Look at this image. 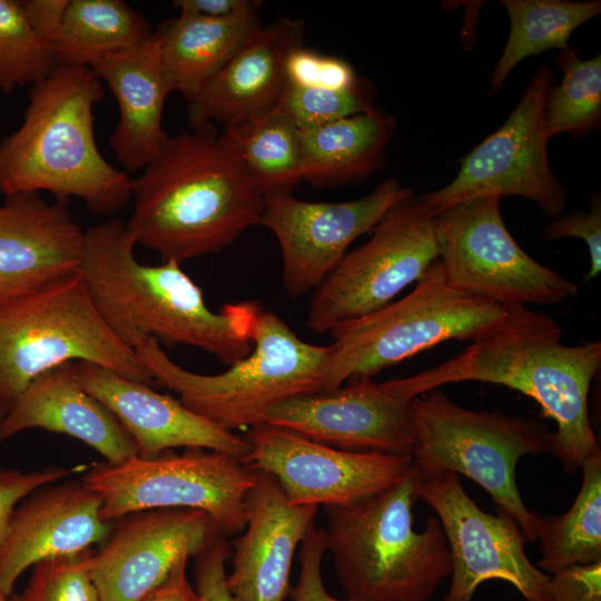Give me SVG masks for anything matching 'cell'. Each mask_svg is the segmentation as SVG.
Returning <instances> with one entry per match:
<instances>
[{"label": "cell", "mask_w": 601, "mask_h": 601, "mask_svg": "<svg viewBox=\"0 0 601 601\" xmlns=\"http://www.w3.org/2000/svg\"><path fill=\"white\" fill-rule=\"evenodd\" d=\"M124 221L111 219L83 233L79 272L109 329L128 347L147 338L171 347L203 349L227 365L253 351L263 309L257 300L226 304L213 312L201 288L174 260L144 265Z\"/></svg>", "instance_id": "1"}, {"label": "cell", "mask_w": 601, "mask_h": 601, "mask_svg": "<svg viewBox=\"0 0 601 601\" xmlns=\"http://www.w3.org/2000/svg\"><path fill=\"white\" fill-rule=\"evenodd\" d=\"M131 191L128 233L161 262L180 265L231 245L259 225L264 206L233 145L210 124L168 137Z\"/></svg>", "instance_id": "2"}, {"label": "cell", "mask_w": 601, "mask_h": 601, "mask_svg": "<svg viewBox=\"0 0 601 601\" xmlns=\"http://www.w3.org/2000/svg\"><path fill=\"white\" fill-rule=\"evenodd\" d=\"M562 328L533 312L523 321L472 342L452 358L417 374L386 381L407 398L457 382H485L516 390L539 403L556 424L549 452L574 473L600 451L588 397L601 366V343L565 345Z\"/></svg>", "instance_id": "3"}, {"label": "cell", "mask_w": 601, "mask_h": 601, "mask_svg": "<svg viewBox=\"0 0 601 601\" xmlns=\"http://www.w3.org/2000/svg\"><path fill=\"white\" fill-rule=\"evenodd\" d=\"M21 126L0 142V193L49 191L112 215L132 198L131 178L110 165L95 138L102 81L89 67L56 65L31 86Z\"/></svg>", "instance_id": "4"}, {"label": "cell", "mask_w": 601, "mask_h": 601, "mask_svg": "<svg viewBox=\"0 0 601 601\" xmlns=\"http://www.w3.org/2000/svg\"><path fill=\"white\" fill-rule=\"evenodd\" d=\"M418 475L413 463L395 485L347 506H324L326 552L348 598L428 601L451 575L447 541L436 516L413 528Z\"/></svg>", "instance_id": "5"}, {"label": "cell", "mask_w": 601, "mask_h": 601, "mask_svg": "<svg viewBox=\"0 0 601 601\" xmlns=\"http://www.w3.org/2000/svg\"><path fill=\"white\" fill-rule=\"evenodd\" d=\"M510 308L453 286L436 258L400 299L329 331L323 391L355 377H371L450 339L477 341L525 319Z\"/></svg>", "instance_id": "6"}, {"label": "cell", "mask_w": 601, "mask_h": 601, "mask_svg": "<svg viewBox=\"0 0 601 601\" xmlns=\"http://www.w3.org/2000/svg\"><path fill=\"white\" fill-rule=\"evenodd\" d=\"M253 351L220 374L205 375L176 364L154 338L136 348L157 386L179 396L193 412L235 432L264 424L278 404L323 391L328 345L300 339L275 313L262 309Z\"/></svg>", "instance_id": "7"}, {"label": "cell", "mask_w": 601, "mask_h": 601, "mask_svg": "<svg viewBox=\"0 0 601 601\" xmlns=\"http://www.w3.org/2000/svg\"><path fill=\"white\" fill-rule=\"evenodd\" d=\"M72 361L157 386L102 321L79 270L0 304V420L33 378Z\"/></svg>", "instance_id": "8"}, {"label": "cell", "mask_w": 601, "mask_h": 601, "mask_svg": "<svg viewBox=\"0 0 601 601\" xmlns=\"http://www.w3.org/2000/svg\"><path fill=\"white\" fill-rule=\"evenodd\" d=\"M410 412L417 474H463L514 519L526 540L538 541L540 514L523 502L515 471L521 457L549 452L545 427L523 415L465 408L440 388L414 396Z\"/></svg>", "instance_id": "9"}, {"label": "cell", "mask_w": 601, "mask_h": 601, "mask_svg": "<svg viewBox=\"0 0 601 601\" xmlns=\"http://www.w3.org/2000/svg\"><path fill=\"white\" fill-rule=\"evenodd\" d=\"M255 480L242 460L197 447L91 464L81 477L101 497L106 522L144 510L193 509L208 514L225 536L245 529V499Z\"/></svg>", "instance_id": "10"}, {"label": "cell", "mask_w": 601, "mask_h": 601, "mask_svg": "<svg viewBox=\"0 0 601 601\" xmlns=\"http://www.w3.org/2000/svg\"><path fill=\"white\" fill-rule=\"evenodd\" d=\"M500 199L465 200L434 215L437 259L446 279L510 308L560 304L579 285L529 256L506 228Z\"/></svg>", "instance_id": "11"}, {"label": "cell", "mask_w": 601, "mask_h": 601, "mask_svg": "<svg viewBox=\"0 0 601 601\" xmlns=\"http://www.w3.org/2000/svg\"><path fill=\"white\" fill-rule=\"evenodd\" d=\"M359 247L314 289L307 327L318 334L393 302L437 258L434 214L414 194L396 203Z\"/></svg>", "instance_id": "12"}, {"label": "cell", "mask_w": 601, "mask_h": 601, "mask_svg": "<svg viewBox=\"0 0 601 601\" xmlns=\"http://www.w3.org/2000/svg\"><path fill=\"white\" fill-rule=\"evenodd\" d=\"M553 79L551 66L543 63L504 124L460 160L455 178L443 188L420 195L432 214L487 196H519L552 218L563 214L565 190L549 162L543 122Z\"/></svg>", "instance_id": "13"}, {"label": "cell", "mask_w": 601, "mask_h": 601, "mask_svg": "<svg viewBox=\"0 0 601 601\" xmlns=\"http://www.w3.org/2000/svg\"><path fill=\"white\" fill-rule=\"evenodd\" d=\"M418 497L435 511L450 550L451 582L442 601H472L490 580L510 583L525 601H550V575L530 561L526 539L505 511L484 512L454 472L418 475Z\"/></svg>", "instance_id": "14"}, {"label": "cell", "mask_w": 601, "mask_h": 601, "mask_svg": "<svg viewBox=\"0 0 601 601\" xmlns=\"http://www.w3.org/2000/svg\"><path fill=\"white\" fill-rule=\"evenodd\" d=\"M252 469L270 474L295 505L347 506L398 483L412 456L353 452L267 423L244 435Z\"/></svg>", "instance_id": "15"}, {"label": "cell", "mask_w": 601, "mask_h": 601, "mask_svg": "<svg viewBox=\"0 0 601 601\" xmlns=\"http://www.w3.org/2000/svg\"><path fill=\"white\" fill-rule=\"evenodd\" d=\"M412 194L398 180L387 179L366 196L346 201H305L292 193L265 196L259 225L279 243L288 297L295 300L318 287L348 246Z\"/></svg>", "instance_id": "16"}, {"label": "cell", "mask_w": 601, "mask_h": 601, "mask_svg": "<svg viewBox=\"0 0 601 601\" xmlns=\"http://www.w3.org/2000/svg\"><path fill=\"white\" fill-rule=\"evenodd\" d=\"M221 532L203 511L154 509L115 521L92 556L101 601H140L161 584L181 559L195 558Z\"/></svg>", "instance_id": "17"}, {"label": "cell", "mask_w": 601, "mask_h": 601, "mask_svg": "<svg viewBox=\"0 0 601 601\" xmlns=\"http://www.w3.org/2000/svg\"><path fill=\"white\" fill-rule=\"evenodd\" d=\"M410 405L411 398L386 382L355 377L345 386L278 404L268 412L265 423L345 451L412 456Z\"/></svg>", "instance_id": "18"}, {"label": "cell", "mask_w": 601, "mask_h": 601, "mask_svg": "<svg viewBox=\"0 0 601 601\" xmlns=\"http://www.w3.org/2000/svg\"><path fill=\"white\" fill-rule=\"evenodd\" d=\"M81 386L108 407L134 440L137 456L151 459L175 449H205L245 462L250 447L244 435L225 430L152 386L97 364L73 361Z\"/></svg>", "instance_id": "19"}, {"label": "cell", "mask_w": 601, "mask_h": 601, "mask_svg": "<svg viewBox=\"0 0 601 601\" xmlns=\"http://www.w3.org/2000/svg\"><path fill=\"white\" fill-rule=\"evenodd\" d=\"M317 511L318 506L292 504L270 474L256 471L245 499L246 531L231 545V570L226 577L231 601L289 597L294 555Z\"/></svg>", "instance_id": "20"}, {"label": "cell", "mask_w": 601, "mask_h": 601, "mask_svg": "<svg viewBox=\"0 0 601 601\" xmlns=\"http://www.w3.org/2000/svg\"><path fill=\"white\" fill-rule=\"evenodd\" d=\"M101 497L81 480L43 485L14 509L0 550V589L7 594L37 562L102 544L115 521L101 519Z\"/></svg>", "instance_id": "21"}, {"label": "cell", "mask_w": 601, "mask_h": 601, "mask_svg": "<svg viewBox=\"0 0 601 601\" xmlns=\"http://www.w3.org/2000/svg\"><path fill=\"white\" fill-rule=\"evenodd\" d=\"M85 230L68 201L14 193L0 204V304L79 269Z\"/></svg>", "instance_id": "22"}, {"label": "cell", "mask_w": 601, "mask_h": 601, "mask_svg": "<svg viewBox=\"0 0 601 601\" xmlns=\"http://www.w3.org/2000/svg\"><path fill=\"white\" fill-rule=\"evenodd\" d=\"M304 46V22L279 17L254 37L188 101L191 127L270 111L280 101L290 53Z\"/></svg>", "instance_id": "23"}, {"label": "cell", "mask_w": 601, "mask_h": 601, "mask_svg": "<svg viewBox=\"0 0 601 601\" xmlns=\"http://www.w3.org/2000/svg\"><path fill=\"white\" fill-rule=\"evenodd\" d=\"M72 362L55 366L29 383L0 420V443L40 428L79 440L109 464L137 455L134 440L116 415L81 386Z\"/></svg>", "instance_id": "24"}, {"label": "cell", "mask_w": 601, "mask_h": 601, "mask_svg": "<svg viewBox=\"0 0 601 601\" xmlns=\"http://www.w3.org/2000/svg\"><path fill=\"white\" fill-rule=\"evenodd\" d=\"M91 69L118 104L119 120L109 139L114 154L127 170L144 169L169 137L162 127V111L173 90L155 32L136 47L102 58Z\"/></svg>", "instance_id": "25"}, {"label": "cell", "mask_w": 601, "mask_h": 601, "mask_svg": "<svg viewBox=\"0 0 601 601\" xmlns=\"http://www.w3.org/2000/svg\"><path fill=\"white\" fill-rule=\"evenodd\" d=\"M259 8L228 18L179 13L164 21L155 35L171 90L190 101L263 27Z\"/></svg>", "instance_id": "26"}, {"label": "cell", "mask_w": 601, "mask_h": 601, "mask_svg": "<svg viewBox=\"0 0 601 601\" xmlns=\"http://www.w3.org/2000/svg\"><path fill=\"white\" fill-rule=\"evenodd\" d=\"M396 121L377 107L299 129L302 181L336 186L361 181L384 166Z\"/></svg>", "instance_id": "27"}, {"label": "cell", "mask_w": 601, "mask_h": 601, "mask_svg": "<svg viewBox=\"0 0 601 601\" xmlns=\"http://www.w3.org/2000/svg\"><path fill=\"white\" fill-rule=\"evenodd\" d=\"M277 106L298 129H308L372 109L373 90L344 59L300 46L287 59Z\"/></svg>", "instance_id": "28"}, {"label": "cell", "mask_w": 601, "mask_h": 601, "mask_svg": "<svg viewBox=\"0 0 601 601\" xmlns=\"http://www.w3.org/2000/svg\"><path fill=\"white\" fill-rule=\"evenodd\" d=\"M154 32L145 17L121 0H70L52 52L56 65L91 68Z\"/></svg>", "instance_id": "29"}, {"label": "cell", "mask_w": 601, "mask_h": 601, "mask_svg": "<svg viewBox=\"0 0 601 601\" xmlns=\"http://www.w3.org/2000/svg\"><path fill=\"white\" fill-rule=\"evenodd\" d=\"M221 132L263 197L292 193L302 183L299 129L278 106L226 125Z\"/></svg>", "instance_id": "30"}, {"label": "cell", "mask_w": 601, "mask_h": 601, "mask_svg": "<svg viewBox=\"0 0 601 601\" xmlns=\"http://www.w3.org/2000/svg\"><path fill=\"white\" fill-rule=\"evenodd\" d=\"M510 19V33L490 77V95L499 92L524 58L569 48L573 31L601 12V2L569 0H501Z\"/></svg>", "instance_id": "31"}, {"label": "cell", "mask_w": 601, "mask_h": 601, "mask_svg": "<svg viewBox=\"0 0 601 601\" xmlns=\"http://www.w3.org/2000/svg\"><path fill=\"white\" fill-rule=\"evenodd\" d=\"M580 469L582 484L571 508L558 515L540 514L538 521L542 553L538 565L551 574L601 561V451L591 454Z\"/></svg>", "instance_id": "32"}, {"label": "cell", "mask_w": 601, "mask_h": 601, "mask_svg": "<svg viewBox=\"0 0 601 601\" xmlns=\"http://www.w3.org/2000/svg\"><path fill=\"white\" fill-rule=\"evenodd\" d=\"M556 67L563 76L545 97V135L583 138L601 124V56L583 60L579 48L569 47L558 56Z\"/></svg>", "instance_id": "33"}, {"label": "cell", "mask_w": 601, "mask_h": 601, "mask_svg": "<svg viewBox=\"0 0 601 601\" xmlns=\"http://www.w3.org/2000/svg\"><path fill=\"white\" fill-rule=\"evenodd\" d=\"M55 67L52 49L33 30L20 0H0V91L33 86Z\"/></svg>", "instance_id": "34"}, {"label": "cell", "mask_w": 601, "mask_h": 601, "mask_svg": "<svg viewBox=\"0 0 601 601\" xmlns=\"http://www.w3.org/2000/svg\"><path fill=\"white\" fill-rule=\"evenodd\" d=\"M92 549L32 565L21 601H101L92 578Z\"/></svg>", "instance_id": "35"}, {"label": "cell", "mask_w": 601, "mask_h": 601, "mask_svg": "<svg viewBox=\"0 0 601 601\" xmlns=\"http://www.w3.org/2000/svg\"><path fill=\"white\" fill-rule=\"evenodd\" d=\"M88 467L87 464L70 467L49 465L41 470L22 471L0 464V550L8 535L13 511L26 496Z\"/></svg>", "instance_id": "36"}, {"label": "cell", "mask_w": 601, "mask_h": 601, "mask_svg": "<svg viewBox=\"0 0 601 601\" xmlns=\"http://www.w3.org/2000/svg\"><path fill=\"white\" fill-rule=\"evenodd\" d=\"M543 235L549 240L565 237L582 239L590 255V269L585 282L595 278L601 272V199L593 195L589 211L561 214L544 228Z\"/></svg>", "instance_id": "37"}, {"label": "cell", "mask_w": 601, "mask_h": 601, "mask_svg": "<svg viewBox=\"0 0 601 601\" xmlns=\"http://www.w3.org/2000/svg\"><path fill=\"white\" fill-rule=\"evenodd\" d=\"M326 552L325 529L313 524L302 542L300 571L297 583L290 589L293 601H364L348 598L337 599L329 594L323 582L322 562Z\"/></svg>", "instance_id": "38"}, {"label": "cell", "mask_w": 601, "mask_h": 601, "mask_svg": "<svg viewBox=\"0 0 601 601\" xmlns=\"http://www.w3.org/2000/svg\"><path fill=\"white\" fill-rule=\"evenodd\" d=\"M231 554L227 536L220 534L195 556V589L199 601H231L226 583V563Z\"/></svg>", "instance_id": "39"}, {"label": "cell", "mask_w": 601, "mask_h": 601, "mask_svg": "<svg viewBox=\"0 0 601 601\" xmlns=\"http://www.w3.org/2000/svg\"><path fill=\"white\" fill-rule=\"evenodd\" d=\"M550 601H601V561L574 564L550 577Z\"/></svg>", "instance_id": "40"}, {"label": "cell", "mask_w": 601, "mask_h": 601, "mask_svg": "<svg viewBox=\"0 0 601 601\" xmlns=\"http://www.w3.org/2000/svg\"><path fill=\"white\" fill-rule=\"evenodd\" d=\"M70 0H20L37 35L52 49Z\"/></svg>", "instance_id": "41"}, {"label": "cell", "mask_w": 601, "mask_h": 601, "mask_svg": "<svg viewBox=\"0 0 601 601\" xmlns=\"http://www.w3.org/2000/svg\"><path fill=\"white\" fill-rule=\"evenodd\" d=\"M173 6L179 13L204 18H228L262 6L255 0H176Z\"/></svg>", "instance_id": "42"}, {"label": "cell", "mask_w": 601, "mask_h": 601, "mask_svg": "<svg viewBox=\"0 0 601 601\" xmlns=\"http://www.w3.org/2000/svg\"><path fill=\"white\" fill-rule=\"evenodd\" d=\"M181 559L167 579L140 601H199L195 587L187 577V562Z\"/></svg>", "instance_id": "43"}, {"label": "cell", "mask_w": 601, "mask_h": 601, "mask_svg": "<svg viewBox=\"0 0 601 601\" xmlns=\"http://www.w3.org/2000/svg\"><path fill=\"white\" fill-rule=\"evenodd\" d=\"M0 601H21L20 595L13 597L12 594H7L0 589Z\"/></svg>", "instance_id": "44"}]
</instances>
